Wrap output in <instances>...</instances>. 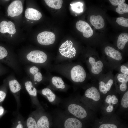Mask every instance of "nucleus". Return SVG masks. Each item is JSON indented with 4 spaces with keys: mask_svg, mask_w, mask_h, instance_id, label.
Returning <instances> with one entry per match:
<instances>
[{
    "mask_svg": "<svg viewBox=\"0 0 128 128\" xmlns=\"http://www.w3.org/2000/svg\"><path fill=\"white\" fill-rule=\"evenodd\" d=\"M61 102L64 111L67 114L79 119H85L87 117V113L85 108L73 98L69 97L62 101Z\"/></svg>",
    "mask_w": 128,
    "mask_h": 128,
    "instance_id": "nucleus-1",
    "label": "nucleus"
},
{
    "mask_svg": "<svg viewBox=\"0 0 128 128\" xmlns=\"http://www.w3.org/2000/svg\"><path fill=\"white\" fill-rule=\"evenodd\" d=\"M53 117L63 121L64 128H82V123L78 119L64 111H55Z\"/></svg>",
    "mask_w": 128,
    "mask_h": 128,
    "instance_id": "nucleus-2",
    "label": "nucleus"
},
{
    "mask_svg": "<svg viewBox=\"0 0 128 128\" xmlns=\"http://www.w3.org/2000/svg\"><path fill=\"white\" fill-rule=\"evenodd\" d=\"M31 114L34 118L38 128H50L52 117L44 109H36Z\"/></svg>",
    "mask_w": 128,
    "mask_h": 128,
    "instance_id": "nucleus-3",
    "label": "nucleus"
},
{
    "mask_svg": "<svg viewBox=\"0 0 128 128\" xmlns=\"http://www.w3.org/2000/svg\"><path fill=\"white\" fill-rule=\"evenodd\" d=\"M25 86L26 91L30 97L33 106L36 109H44L38 99L37 90L32 82L30 81H26Z\"/></svg>",
    "mask_w": 128,
    "mask_h": 128,
    "instance_id": "nucleus-4",
    "label": "nucleus"
},
{
    "mask_svg": "<svg viewBox=\"0 0 128 128\" xmlns=\"http://www.w3.org/2000/svg\"><path fill=\"white\" fill-rule=\"evenodd\" d=\"M70 76L72 80L75 82H82L85 80L86 73L81 66L77 65L73 67L71 70Z\"/></svg>",
    "mask_w": 128,
    "mask_h": 128,
    "instance_id": "nucleus-5",
    "label": "nucleus"
},
{
    "mask_svg": "<svg viewBox=\"0 0 128 128\" xmlns=\"http://www.w3.org/2000/svg\"><path fill=\"white\" fill-rule=\"evenodd\" d=\"M27 59L29 61L36 63H42L46 60L47 56L44 52L39 50L32 51L27 54Z\"/></svg>",
    "mask_w": 128,
    "mask_h": 128,
    "instance_id": "nucleus-6",
    "label": "nucleus"
},
{
    "mask_svg": "<svg viewBox=\"0 0 128 128\" xmlns=\"http://www.w3.org/2000/svg\"><path fill=\"white\" fill-rule=\"evenodd\" d=\"M37 39L40 44L46 46L53 44L55 40V37L53 33L45 31L39 34L37 37Z\"/></svg>",
    "mask_w": 128,
    "mask_h": 128,
    "instance_id": "nucleus-7",
    "label": "nucleus"
},
{
    "mask_svg": "<svg viewBox=\"0 0 128 128\" xmlns=\"http://www.w3.org/2000/svg\"><path fill=\"white\" fill-rule=\"evenodd\" d=\"M10 90L14 95L16 101L17 108L18 109L20 105V93L21 87L18 81L15 79L10 81L9 82Z\"/></svg>",
    "mask_w": 128,
    "mask_h": 128,
    "instance_id": "nucleus-8",
    "label": "nucleus"
},
{
    "mask_svg": "<svg viewBox=\"0 0 128 128\" xmlns=\"http://www.w3.org/2000/svg\"><path fill=\"white\" fill-rule=\"evenodd\" d=\"M23 7L21 2L19 0L13 1L9 6L8 9V14L11 17L19 15L22 12Z\"/></svg>",
    "mask_w": 128,
    "mask_h": 128,
    "instance_id": "nucleus-9",
    "label": "nucleus"
},
{
    "mask_svg": "<svg viewBox=\"0 0 128 128\" xmlns=\"http://www.w3.org/2000/svg\"><path fill=\"white\" fill-rule=\"evenodd\" d=\"M40 92L43 96L53 105H58L62 102V100L57 97L49 88H46L43 89Z\"/></svg>",
    "mask_w": 128,
    "mask_h": 128,
    "instance_id": "nucleus-10",
    "label": "nucleus"
},
{
    "mask_svg": "<svg viewBox=\"0 0 128 128\" xmlns=\"http://www.w3.org/2000/svg\"><path fill=\"white\" fill-rule=\"evenodd\" d=\"M76 26L77 29L82 32L83 36L85 37H89L93 34V31L91 26L85 21L79 20L76 23Z\"/></svg>",
    "mask_w": 128,
    "mask_h": 128,
    "instance_id": "nucleus-11",
    "label": "nucleus"
},
{
    "mask_svg": "<svg viewBox=\"0 0 128 128\" xmlns=\"http://www.w3.org/2000/svg\"><path fill=\"white\" fill-rule=\"evenodd\" d=\"M0 32L3 33L7 32L13 35L16 32L14 23L11 21H3L0 23Z\"/></svg>",
    "mask_w": 128,
    "mask_h": 128,
    "instance_id": "nucleus-12",
    "label": "nucleus"
},
{
    "mask_svg": "<svg viewBox=\"0 0 128 128\" xmlns=\"http://www.w3.org/2000/svg\"><path fill=\"white\" fill-rule=\"evenodd\" d=\"M85 97L91 99L96 101H99L100 99V93L97 89L94 87H91L87 89L85 93Z\"/></svg>",
    "mask_w": 128,
    "mask_h": 128,
    "instance_id": "nucleus-13",
    "label": "nucleus"
},
{
    "mask_svg": "<svg viewBox=\"0 0 128 128\" xmlns=\"http://www.w3.org/2000/svg\"><path fill=\"white\" fill-rule=\"evenodd\" d=\"M25 16L27 19L37 21L41 18L42 15L40 12L36 9L28 8L25 10Z\"/></svg>",
    "mask_w": 128,
    "mask_h": 128,
    "instance_id": "nucleus-14",
    "label": "nucleus"
},
{
    "mask_svg": "<svg viewBox=\"0 0 128 128\" xmlns=\"http://www.w3.org/2000/svg\"><path fill=\"white\" fill-rule=\"evenodd\" d=\"M89 61L91 66V70L93 73L98 74L102 71L103 64L101 61L96 62L95 59L92 57L89 58Z\"/></svg>",
    "mask_w": 128,
    "mask_h": 128,
    "instance_id": "nucleus-15",
    "label": "nucleus"
},
{
    "mask_svg": "<svg viewBox=\"0 0 128 128\" xmlns=\"http://www.w3.org/2000/svg\"><path fill=\"white\" fill-rule=\"evenodd\" d=\"M90 21L92 25L96 29L103 28L105 25L104 19L101 15H92L90 17Z\"/></svg>",
    "mask_w": 128,
    "mask_h": 128,
    "instance_id": "nucleus-16",
    "label": "nucleus"
},
{
    "mask_svg": "<svg viewBox=\"0 0 128 128\" xmlns=\"http://www.w3.org/2000/svg\"><path fill=\"white\" fill-rule=\"evenodd\" d=\"M104 50L105 54L107 55L115 60L119 61L122 59L121 53L111 47H106Z\"/></svg>",
    "mask_w": 128,
    "mask_h": 128,
    "instance_id": "nucleus-17",
    "label": "nucleus"
},
{
    "mask_svg": "<svg viewBox=\"0 0 128 128\" xmlns=\"http://www.w3.org/2000/svg\"><path fill=\"white\" fill-rule=\"evenodd\" d=\"M128 41V34L126 33H121L119 35L117 41V46L120 50L123 49Z\"/></svg>",
    "mask_w": 128,
    "mask_h": 128,
    "instance_id": "nucleus-18",
    "label": "nucleus"
},
{
    "mask_svg": "<svg viewBox=\"0 0 128 128\" xmlns=\"http://www.w3.org/2000/svg\"><path fill=\"white\" fill-rule=\"evenodd\" d=\"M117 78L118 81L122 83L119 86L120 90L123 91H125L127 89V83L128 81V75L121 73L118 74Z\"/></svg>",
    "mask_w": 128,
    "mask_h": 128,
    "instance_id": "nucleus-19",
    "label": "nucleus"
},
{
    "mask_svg": "<svg viewBox=\"0 0 128 128\" xmlns=\"http://www.w3.org/2000/svg\"><path fill=\"white\" fill-rule=\"evenodd\" d=\"M52 85L57 89H64L66 86L62 78L59 77L54 76L51 79Z\"/></svg>",
    "mask_w": 128,
    "mask_h": 128,
    "instance_id": "nucleus-20",
    "label": "nucleus"
},
{
    "mask_svg": "<svg viewBox=\"0 0 128 128\" xmlns=\"http://www.w3.org/2000/svg\"><path fill=\"white\" fill-rule=\"evenodd\" d=\"M25 121L23 118L18 114L13 121L11 128H24Z\"/></svg>",
    "mask_w": 128,
    "mask_h": 128,
    "instance_id": "nucleus-21",
    "label": "nucleus"
},
{
    "mask_svg": "<svg viewBox=\"0 0 128 128\" xmlns=\"http://www.w3.org/2000/svg\"><path fill=\"white\" fill-rule=\"evenodd\" d=\"M113 81L112 79H110L106 83L102 81L99 83V89L101 92L104 94L106 93L110 89L113 83Z\"/></svg>",
    "mask_w": 128,
    "mask_h": 128,
    "instance_id": "nucleus-22",
    "label": "nucleus"
},
{
    "mask_svg": "<svg viewBox=\"0 0 128 128\" xmlns=\"http://www.w3.org/2000/svg\"><path fill=\"white\" fill-rule=\"evenodd\" d=\"M44 1L49 6L56 9H60L63 3V0H45Z\"/></svg>",
    "mask_w": 128,
    "mask_h": 128,
    "instance_id": "nucleus-23",
    "label": "nucleus"
},
{
    "mask_svg": "<svg viewBox=\"0 0 128 128\" xmlns=\"http://www.w3.org/2000/svg\"><path fill=\"white\" fill-rule=\"evenodd\" d=\"M24 128H38L35 120L31 114L25 121Z\"/></svg>",
    "mask_w": 128,
    "mask_h": 128,
    "instance_id": "nucleus-24",
    "label": "nucleus"
},
{
    "mask_svg": "<svg viewBox=\"0 0 128 128\" xmlns=\"http://www.w3.org/2000/svg\"><path fill=\"white\" fill-rule=\"evenodd\" d=\"M116 11L118 13L122 14L128 12V5L125 3H121L118 5L116 9Z\"/></svg>",
    "mask_w": 128,
    "mask_h": 128,
    "instance_id": "nucleus-25",
    "label": "nucleus"
},
{
    "mask_svg": "<svg viewBox=\"0 0 128 128\" xmlns=\"http://www.w3.org/2000/svg\"><path fill=\"white\" fill-rule=\"evenodd\" d=\"M105 102L109 105H112L117 104L118 101V98L116 96L113 95L111 96L110 95H108L105 99Z\"/></svg>",
    "mask_w": 128,
    "mask_h": 128,
    "instance_id": "nucleus-26",
    "label": "nucleus"
},
{
    "mask_svg": "<svg viewBox=\"0 0 128 128\" xmlns=\"http://www.w3.org/2000/svg\"><path fill=\"white\" fill-rule=\"evenodd\" d=\"M70 5L72 9L76 13H80L83 11V4L81 3L78 2L73 4H71Z\"/></svg>",
    "mask_w": 128,
    "mask_h": 128,
    "instance_id": "nucleus-27",
    "label": "nucleus"
},
{
    "mask_svg": "<svg viewBox=\"0 0 128 128\" xmlns=\"http://www.w3.org/2000/svg\"><path fill=\"white\" fill-rule=\"evenodd\" d=\"M116 22L119 25L125 27H128V18L123 17L118 18L116 19Z\"/></svg>",
    "mask_w": 128,
    "mask_h": 128,
    "instance_id": "nucleus-28",
    "label": "nucleus"
},
{
    "mask_svg": "<svg viewBox=\"0 0 128 128\" xmlns=\"http://www.w3.org/2000/svg\"><path fill=\"white\" fill-rule=\"evenodd\" d=\"M122 106L125 108L128 107V91L126 92L123 95L121 101Z\"/></svg>",
    "mask_w": 128,
    "mask_h": 128,
    "instance_id": "nucleus-29",
    "label": "nucleus"
},
{
    "mask_svg": "<svg viewBox=\"0 0 128 128\" xmlns=\"http://www.w3.org/2000/svg\"><path fill=\"white\" fill-rule=\"evenodd\" d=\"M8 55L6 49L4 47L0 46V60L5 57Z\"/></svg>",
    "mask_w": 128,
    "mask_h": 128,
    "instance_id": "nucleus-30",
    "label": "nucleus"
},
{
    "mask_svg": "<svg viewBox=\"0 0 128 128\" xmlns=\"http://www.w3.org/2000/svg\"><path fill=\"white\" fill-rule=\"evenodd\" d=\"M34 76V81L35 82H41L42 79L43 77L41 73L38 72L36 73Z\"/></svg>",
    "mask_w": 128,
    "mask_h": 128,
    "instance_id": "nucleus-31",
    "label": "nucleus"
},
{
    "mask_svg": "<svg viewBox=\"0 0 128 128\" xmlns=\"http://www.w3.org/2000/svg\"><path fill=\"white\" fill-rule=\"evenodd\" d=\"M99 128H118L115 124L111 123H104L101 125Z\"/></svg>",
    "mask_w": 128,
    "mask_h": 128,
    "instance_id": "nucleus-32",
    "label": "nucleus"
},
{
    "mask_svg": "<svg viewBox=\"0 0 128 128\" xmlns=\"http://www.w3.org/2000/svg\"><path fill=\"white\" fill-rule=\"evenodd\" d=\"M109 1L111 4L114 6L118 5L121 3H124L125 0H110Z\"/></svg>",
    "mask_w": 128,
    "mask_h": 128,
    "instance_id": "nucleus-33",
    "label": "nucleus"
},
{
    "mask_svg": "<svg viewBox=\"0 0 128 128\" xmlns=\"http://www.w3.org/2000/svg\"><path fill=\"white\" fill-rule=\"evenodd\" d=\"M38 71L39 69L38 68L35 66L29 69L30 73L33 75L38 72Z\"/></svg>",
    "mask_w": 128,
    "mask_h": 128,
    "instance_id": "nucleus-34",
    "label": "nucleus"
},
{
    "mask_svg": "<svg viewBox=\"0 0 128 128\" xmlns=\"http://www.w3.org/2000/svg\"><path fill=\"white\" fill-rule=\"evenodd\" d=\"M121 72L123 74L128 75V68L125 66L122 65L120 67Z\"/></svg>",
    "mask_w": 128,
    "mask_h": 128,
    "instance_id": "nucleus-35",
    "label": "nucleus"
},
{
    "mask_svg": "<svg viewBox=\"0 0 128 128\" xmlns=\"http://www.w3.org/2000/svg\"><path fill=\"white\" fill-rule=\"evenodd\" d=\"M6 94L4 91L0 90V103L3 102L5 100Z\"/></svg>",
    "mask_w": 128,
    "mask_h": 128,
    "instance_id": "nucleus-36",
    "label": "nucleus"
},
{
    "mask_svg": "<svg viewBox=\"0 0 128 128\" xmlns=\"http://www.w3.org/2000/svg\"><path fill=\"white\" fill-rule=\"evenodd\" d=\"M114 109L113 105H109L106 109V111L110 113L112 112Z\"/></svg>",
    "mask_w": 128,
    "mask_h": 128,
    "instance_id": "nucleus-37",
    "label": "nucleus"
},
{
    "mask_svg": "<svg viewBox=\"0 0 128 128\" xmlns=\"http://www.w3.org/2000/svg\"><path fill=\"white\" fill-rule=\"evenodd\" d=\"M5 112V110L3 107L1 106H0V117Z\"/></svg>",
    "mask_w": 128,
    "mask_h": 128,
    "instance_id": "nucleus-38",
    "label": "nucleus"
},
{
    "mask_svg": "<svg viewBox=\"0 0 128 128\" xmlns=\"http://www.w3.org/2000/svg\"><path fill=\"white\" fill-rule=\"evenodd\" d=\"M12 37V35H11V37Z\"/></svg>",
    "mask_w": 128,
    "mask_h": 128,
    "instance_id": "nucleus-39",
    "label": "nucleus"
},
{
    "mask_svg": "<svg viewBox=\"0 0 128 128\" xmlns=\"http://www.w3.org/2000/svg\"><path fill=\"white\" fill-rule=\"evenodd\" d=\"M33 23V22H31V23Z\"/></svg>",
    "mask_w": 128,
    "mask_h": 128,
    "instance_id": "nucleus-40",
    "label": "nucleus"
},
{
    "mask_svg": "<svg viewBox=\"0 0 128 128\" xmlns=\"http://www.w3.org/2000/svg\"><path fill=\"white\" fill-rule=\"evenodd\" d=\"M8 16H9V15L8 14Z\"/></svg>",
    "mask_w": 128,
    "mask_h": 128,
    "instance_id": "nucleus-41",
    "label": "nucleus"
},
{
    "mask_svg": "<svg viewBox=\"0 0 128 128\" xmlns=\"http://www.w3.org/2000/svg\"><path fill=\"white\" fill-rule=\"evenodd\" d=\"M29 21V20H27V21Z\"/></svg>",
    "mask_w": 128,
    "mask_h": 128,
    "instance_id": "nucleus-42",
    "label": "nucleus"
}]
</instances>
